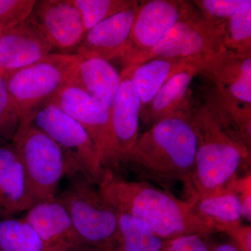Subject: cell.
I'll use <instances>...</instances> for the list:
<instances>
[{
	"mask_svg": "<svg viewBox=\"0 0 251 251\" xmlns=\"http://www.w3.org/2000/svg\"><path fill=\"white\" fill-rule=\"evenodd\" d=\"M99 189L118 213L134 216L163 240L188 234H213L217 226L196 212L193 200L141 181H128L105 171Z\"/></svg>",
	"mask_w": 251,
	"mask_h": 251,
	"instance_id": "6da1fadb",
	"label": "cell"
},
{
	"mask_svg": "<svg viewBox=\"0 0 251 251\" xmlns=\"http://www.w3.org/2000/svg\"><path fill=\"white\" fill-rule=\"evenodd\" d=\"M193 111L168 117L150 126L139 136L123 169L130 170L137 181L167 191L182 183L188 193L198 144Z\"/></svg>",
	"mask_w": 251,
	"mask_h": 251,
	"instance_id": "7a4b0ae2",
	"label": "cell"
},
{
	"mask_svg": "<svg viewBox=\"0 0 251 251\" xmlns=\"http://www.w3.org/2000/svg\"><path fill=\"white\" fill-rule=\"evenodd\" d=\"M193 120L198 144L186 199L222 193L239 171L251 166L250 149L224 129L208 102L193 110Z\"/></svg>",
	"mask_w": 251,
	"mask_h": 251,
	"instance_id": "3957f363",
	"label": "cell"
},
{
	"mask_svg": "<svg viewBox=\"0 0 251 251\" xmlns=\"http://www.w3.org/2000/svg\"><path fill=\"white\" fill-rule=\"evenodd\" d=\"M21 157L36 203L57 198L61 180L75 173L62 149L30 122H21L11 140Z\"/></svg>",
	"mask_w": 251,
	"mask_h": 251,
	"instance_id": "277c9868",
	"label": "cell"
},
{
	"mask_svg": "<svg viewBox=\"0 0 251 251\" xmlns=\"http://www.w3.org/2000/svg\"><path fill=\"white\" fill-rule=\"evenodd\" d=\"M80 59L75 54L50 53L5 78L21 122L30 121L50 103L67 85Z\"/></svg>",
	"mask_w": 251,
	"mask_h": 251,
	"instance_id": "5b68a950",
	"label": "cell"
},
{
	"mask_svg": "<svg viewBox=\"0 0 251 251\" xmlns=\"http://www.w3.org/2000/svg\"><path fill=\"white\" fill-rule=\"evenodd\" d=\"M59 196L84 245L106 249L117 232L118 214L99 186L77 173Z\"/></svg>",
	"mask_w": 251,
	"mask_h": 251,
	"instance_id": "8992f818",
	"label": "cell"
},
{
	"mask_svg": "<svg viewBox=\"0 0 251 251\" xmlns=\"http://www.w3.org/2000/svg\"><path fill=\"white\" fill-rule=\"evenodd\" d=\"M222 31L223 27L208 23L197 8H193V4L184 1L179 20L161 40L128 66L140 65L158 57L205 58L226 49L223 45Z\"/></svg>",
	"mask_w": 251,
	"mask_h": 251,
	"instance_id": "52a82bcc",
	"label": "cell"
},
{
	"mask_svg": "<svg viewBox=\"0 0 251 251\" xmlns=\"http://www.w3.org/2000/svg\"><path fill=\"white\" fill-rule=\"evenodd\" d=\"M30 122L62 149L72 168L99 186L105 174L93 140L85 128L52 103L34 114Z\"/></svg>",
	"mask_w": 251,
	"mask_h": 251,
	"instance_id": "ba28073f",
	"label": "cell"
},
{
	"mask_svg": "<svg viewBox=\"0 0 251 251\" xmlns=\"http://www.w3.org/2000/svg\"><path fill=\"white\" fill-rule=\"evenodd\" d=\"M50 103L58 107L85 128L95 144L104 169L120 175L110 109L85 91L68 83Z\"/></svg>",
	"mask_w": 251,
	"mask_h": 251,
	"instance_id": "9c48e42d",
	"label": "cell"
},
{
	"mask_svg": "<svg viewBox=\"0 0 251 251\" xmlns=\"http://www.w3.org/2000/svg\"><path fill=\"white\" fill-rule=\"evenodd\" d=\"M196 67L199 74L212 81L221 100L251 106V55L224 49L199 59Z\"/></svg>",
	"mask_w": 251,
	"mask_h": 251,
	"instance_id": "30bf717a",
	"label": "cell"
},
{
	"mask_svg": "<svg viewBox=\"0 0 251 251\" xmlns=\"http://www.w3.org/2000/svg\"><path fill=\"white\" fill-rule=\"evenodd\" d=\"M184 3L177 0L140 1L130 31L128 50L122 60L125 67L151 50L161 40L179 20Z\"/></svg>",
	"mask_w": 251,
	"mask_h": 251,
	"instance_id": "8fae6325",
	"label": "cell"
},
{
	"mask_svg": "<svg viewBox=\"0 0 251 251\" xmlns=\"http://www.w3.org/2000/svg\"><path fill=\"white\" fill-rule=\"evenodd\" d=\"M52 49V44L31 14L18 25L0 34V75L6 78L45 58Z\"/></svg>",
	"mask_w": 251,
	"mask_h": 251,
	"instance_id": "7c38bea8",
	"label": "cell"
},
{
	"mask_svg": "<svg viewBox=\"0 0 251 251\" xmlns=\"http://www.w3.org/2000/svg\"><path fill=\"white\" fill-rule=\"evenodd\" d=\"M140 1L104 20L85 33L75 54L82 58L123 60L128 50L132 26Z\"/></svg>",
	"mask_w": 251,
	"mask_h": 251,
	"instance_id": "4fadbf2b",
	"label": "cell"
},
{
	"mask_svg": "<svg viewBox=\"0 0 251 251\" xmlns=\"http://www.w3.org/2000/svg\"><path fill=\"white\" fill-rule=\"evenodd\" d=\"M31 16L53 49L75 51L85 36L82 17L71 0L36 1Z\"/></svg>",
	"mask_w": 251,
	"mask_h": 251,
	"instance_id": "5bb4252c",
	"label": "cell"
},
{
	"mask_svg": "<svg viewBox=\"0 0 251 251\" xmlns=\"http://www.w3.org/2000/svg\"><path fill=\"white\" fill-rule=\"evenodd\" d=\"M132 66H127L120 74V88L110 109L112 133L120 171L125 167L140 136L141 102L132 83Z\"/></svg>",
	"mask_w": 251,
	"mask_h": 251,
	"instance_id": "9a60e30c",
	"label": "cell"
},
{
	"mask_svg": "<svg viewBox=\"0 0 251 251\" xmlns=\"http://www.w3.org/2000/svg\"><path fill=\"white\" fill-rule=\"evenodd\" d=\"M48 251H73L83 246L65 206L57 198L35 203L23 216Z\"/></svg>",
	"mask_w": 251,
	"mask_h": 251,
	"instance_id": "2e32d148",
	"label": "cell"
},
{
	"mask_svg": "<svg viewBox=\"0 0 251 251\" xmlns=\"http://www.w3.org/2000/svg\"><path fill=\"white\" fill-rule=\"evenodd\" d=\"M36 203L12 142L0 145V219L26 213Z\"/></svg>",
	"mask_w": 251,
	"mask_h": 251,
	"instance_id": "e0dca14e",
	"label": "cell"
},
{
	"mask_svg": "<svg viewBox=\"0 0 251 251\" xmlns=\"http://www.w3.org/2000/svg\"><path fill=\"white\" fill-rule=\"evenodd\" d=\"M199 74L196 67L179 73L167 81L145 110L140 120L151 126L164 119L192 112L193 100L190 85Z\"/></svg>",
	"mask_w": 251,
	"mask_h": 251,
	"instance_id": "ac0fdd59",
	"label": "cell"
},
{
	"mask_svg": "<svg viewBox=\"0 0 251 251\" xmlns=\"http://www.w3.org/2000/svg\"><path fill=\"white\" fill-rule=\"evenodd\" d=\"M120 82V74L108 61L81 57L68 84L76 86L111 109Z\"/></svg>",
	"mask_w": 251,
	"mask_h": 251,
	"instance_id": "d6986e66",
	"label": "cell"
},
{
	"mask_svg": "<svg viewBox=\"0 0 251 251\" xmlns=\"http://www.w3.org/2000/svg\"><path fill=\"white\" fill-rule=\"evenodd\" d=\"M198 59L158 57L140 65H130L133 67L132 83L141 102V111L151 103L167 81L179 73L196 67Z\"/></svg>",
	"mask_w": 251,
	"mask_h": 251,
	"instance_id": "ffe728a7",
	"label": "cell"
},
{
	"mask_svg": "<svg viewBox=\"0 0 251 251\" xmlns=\"http://www.w3.org/2000/svg\"><path fill=\"white\" fill-rule=\"evenodd\" d=\"M116 233L107 251H159L166 240L153 233L145 223L134 216L118 213Z\"/></svg>",
	"mask_w": 251,
	"mask_h": 251,
	"instance_id": "44dd1931",
	"label": "cell"
},
{
	"mask_svg": "<svg viewBox=\"0 0 251 251\" xmlns=\"http://www.w3.org/2000/svg\"><path fill=\"white\" fill-rule=\"evenodd\" d=\"M188 200H193L196 212L215 224L219 232L229 226L242 224L240 202L233 193L226 191Z\"/></svg>",
	"mask_w": 251,
	"mask_h": 251,
	"instance_id": "7402d4cb",
	"label": "cell"
},
{
	"mask_svg": "<svg viewBox=\"0 0 251 251\" xmlns=\"http://www.w3.org/2000/svg\"><path fill=\"white\" fill-rule=\"evenodd\" d=\"M0 251H48L24 218L0 219Z\"/></svg>",
	"mask_w": 251,
	"mask_h": 251,
	"instance_id": "603a6c76",
	"label": "cell"
},
{
	"mask_svg": "<svg viewBox=\"0 0 251 251\" xmlns=\"http://www.w3.org/2000/svg\"><path fill=\"white\" fill-rule=\"evenodd\" d=\"M222 42L227 50L251 55V1L224 23Z\"/></svg>",
	"mask_w": 251,
	"mask_h": 251,
	"instance_id": "cb8c5ba5",
	"label": "cell"
},
{
	"mask_svg": "<svg viewBox=\"0 0 251 251\" xmlns=\"http://www.w3.org/2000/svg\"><path fill=\"white\" fill-rule=\"evenodd\" d=\"M82 17L85 32L133 4V0H71Z\"/></svg>",
	"mask_w": 251,
	"mask_h": 251,
	"instance_id": "d4e9b609",
	"label": "cell"
},
{
	"mask_svg": "<svg viewBox=\"0 0 251 251\" xmlns=\"http://www.w3.org/2000/svg\"><path fill=\"white\" fill-rule=\"evenodd\" d=\"M251 0H195L196 6L208 23L223 27L227 20Z\"/></svg>",
	"mask_w": 251,
	"mask_h": 251,
	"instance_id": "484cf974",
	"label": "cell"
},
{
	"mask_svg": "<svg viewBox=\"0 0 251 251\" xmlns=\"http://www.w3.org/2000/svg\"><path fill=\"white\" fill-rule=\"evenodd\" d=\"M21 123L4 77L0 75V137L4 141L11 142Z\"/></svg>",
	"mask_w": 251,
	"mask_h": 251,
	"instance_id": "4316f807",
	"label": "cell"
},
{
	"mask_svg": "<svg viewBox=\"0 0 251 251\" xmlns=\"http://www.w3.org/2000/svg\"><path fill=\"white\" fill-rule=\"evenodd\" d=\"M36 2L35 0H0V34L27 19Z\"/></svg>",
	"mask_w": 251,
	"mask_h": 251,
	"instance_id": "83f0119b",
	"label": "cell"
},
{
	"mask_svg": "<svg viewBox=\"0 0 251 251\" xmlns=\"http://www.w3.org/2000/svg\"><path fill=\"white\" fill-rule=\"evenodd\" d=\"M211 234H188L166 240L159 251H211L216 245Z\"/></svg>",
	"mask_w": 251,
	"mask_h": 251,
	"instance_id": "f1b7e54d",
	"label": "cell"
},
{
	"mask_svg": "<svg viewBox=\"0 0 251 251\" xmlns=\"http://www.w3.org/2000/svg\"><path fill=\"white\" fill-rule=\"evenodd\" d=\"M225 191H229L237 196L240 202L242 220L251 221V175L248 172L243 175H237L225 188Z\"/></svg>",
	"mask_w": 251,
	"mask_h": 251,
	"instance_id": "f546056e",
	"label": "cell"
},
{
	"mask_svg": "<svg viewBox=\"0 0 251 251\" xmlns=\"http://www.w3.org/2000/svg\"><path fill=\"white\" fill-rule=\"evenodd\" d=\"M232 239L239 251H251V227L242 224L226 227L223 231Z\"/></svg>",
	"mask_w": 251,
	"mask_h": 251,
	"instance_id": "4dcf8cb0",
	"label": "cell"
},
{
	"mask_svg": "<svg viewBox=\"0 0 251 251\" xmlns=\"http://www.w3.org/2000/svg\"><path fill=\"white\" fill-rule=\"evenodd\" d=\"M211 251H239L234 242H225L216 244Z\"/></svg>",
	"mask_w": 251,
	"mask_h": 251,
	"instance_id": "1f68e13d",
	"label": "cell"
},
{
	"mask_svg": "<svg viewBox=\"0 0 251 251\" xmlns=\"http://www.w3.org/2000/svg\"><path fill=\"white\" fill-rule=\"evenodd\" d=\"M73 251H107L105 249L101 247H91V246L83 245L77 248Z\"/></svg>",
	"mask_w": 251,
	"mask_h": 251,
	"instance_id": "d6a6232c",
	"label": "cell"
},
{
	"mask_svg": "<svg viewBox=\"0 0 251 251\" xmlns=\"http://www.w3.org/2000/svg\"><path fill=\"white\" fill-rule=\"evenodd\" d=\"M4 143H6V141H4V140L0 137V145H2V144Z\"/></svg>",
	"mask_w": 251,
	"mask_h": 251,
	"instance_id": "836d02e7",
	"label": "cell"
}]
</instances>
